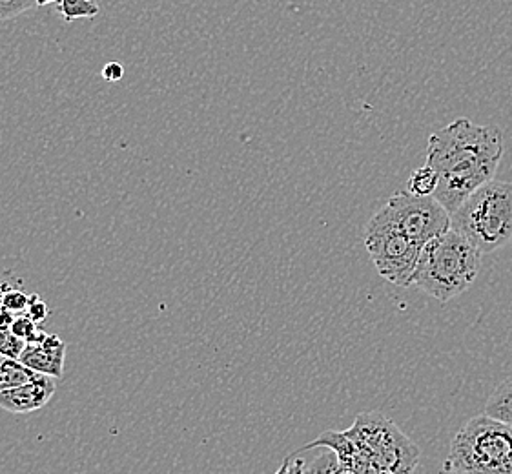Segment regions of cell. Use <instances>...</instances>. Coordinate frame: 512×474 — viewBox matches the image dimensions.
Instances as JSON below:
<instances>
[{
  "label": "cell",
  "mask_w": 512,
  "mask_h": 474,
  "mask_svg": "<svg viewBox=\"0 0 512 474\" xmlns=\"http://www.w3.org/2000/svg\"><path fill=\"white\" fill-rule=\"evenodd\" d=\"M503 134L498 126L461 117L429 137L427 165L438 174L434 197L452 214L467 197L496 176L502 163Z\"/></svg>",
  "instance_id": "cell-1"
},
{
  "label": "cell",
  "mask_w": 512,
  "mask_h": 474,
  "mask_svg": "<svg viewBox=\"0 0 512 474\" xmlns=\"http://www.w3.org/2000/svg\"><path fill=\"white\" fill-rule=\"evenodd\" d=\"M482 256L471 241L449 228L421 248L412 285L447 303L461 296L476 281Z\"/></svg>",
  "instance_id": "cell-2"
},
{
  "label": "cell",
  "mask_w": 512,
  "mask_h": 474,
  "mask_svg": "<svg viewBox=\"0 0 512 474\" xmlns=\"http://www.w3.org/2000/svg\"><path fill=\"white\" fill-rule=\"evenodd\" d=\"M451 228L482 254H492L512 241V185L489 181L451 214Z\"/></svg>",
  "instance_id": "cell-3"
},
{
  "label": "cell",
  "mask_w": 512,
  "mask_h": 474,
  "mask_svg": "<svg viewBox=\"0 0 512 474\" xmlns=\"http://www.w3.org/2000/svg\"><path fill=\"white\" fill-rule=\"evenodd\" d=\"M445 473L512 474V427L483 413L452 440Z\"/></svg>",
  "instance_id": "cell-4"
},
{
  "label": "cell",
  "mask_w": 512,
  "mask_h": 474,
  "mask_svg": "<svg viewBox=\"0 0 512 474\" xmlns=\"http://www.w3.org/2000/svg\"><path fill=\"white\" fill-rule=\"evenodd\" d=\"M345 434L361 453L392 474H414L420 465V447L381 413L359 414Z\"/></svg>",
  "instance_id": "cell-5"
},
{
  "label": "cell",
  "mask_w": 512,
  "mask_h": 474,
  "mask_svg": "<svg viewBox=\"0 0 512 474\" xmlns=\"http://www.w3.org/2000/svg\"><path fill=\"white\" fill-rule=\"evenodd\" d=\"M365 247L381 278L403 289L412 287V276L423 248L421 243L374 216L367 225Z\"/></svg>",
  "instance_id": "cell-6"
},
{
  "label": "cell",
  "mask_w": 512,
  "mask_h": 474,
  "mask_svg": "<svg viewBox=\"0 0 512 474\" xmlns=\"http://www.w3.org/2000/svg\"><path fill=\"white\" fill-rule=\"evenodd\" d=\"M376 216L421 245L451 228V214L436 197L414 196L407 190L390 197Z\"/></svg>",
  "instance_id": "cell-7"
},
{
  "label": "cell",
  "mask_w": 512,
  "mask_h": 474,
  "mask_svg": "<svg viewBox=\"0 0 512 474\" xmlns=\"http://www.w3.org/2000/svg\"><path fill=\"white\" fill-rule=\"evenodd\" d=\"M57 378L37 374L33 380L10 391L0 392V409L13 414L35 413L52 400Z\"/></svg>",
  "instance_id": "cell-8"
},
{
  "label": "cell",
  "mask_w": 512,
  "mask_h": 474,
  "mask_svg": "<svg viewBox=\"0 0 512 474\" xmlns=\"http://www.w3.org/2000/svg\"><path fill=\"white\" fill-rule=\"evenodd\" d=\"M328 447L338 454L339 462L350 469L354 474H392L381 465L376 464L367 454L361 453L356 444L350 440L345 431H325L319 434L316 440L305 445L299 453H305L310 449Z\"/></svg>",
  "instance_id": "cell-9"
},
{
  "label": "cell",
  "mask_w": 512,
  "mask_h": 474,
  "mask_svg": "<svg viewBox=\"0 0 512 474\" xmlns=\"http://www.w3.org/2000/svg\"><path fill=\"white\" fill-rule=\"evenodd\" d=\"M19 360L31 371L59 380L64 372L66 343L55 334H42L41 340L26 343Z\"/></svg>",
  "instance_id": "cell-10"
},
{
  "label": "cell",
  "mask_w": 512,
  "mask_h": 474,
  "mask_svg": "<svg viewBox=\"0 0 512 474\" xmlns=\"http://www.w3.org/2000/svg\"><path fill=\"white\" fill-rule=\"evenodd\" d=\"M485 414L512 427V376L503 380L485 403Z\"/></svg>",
  "instance_id": "cell-11"
},
{
  "label": "cell",
  "mask_w": 512,
  "mask_h": 474,
  "mask_svg": "<svg viewBox=\"0 0 512 474\" xmlns=\"http://www.w3.org/2000/svg\"><path fill=\"white\" fill-rule=\"evenodd\" d=\"M39 372L31 371L21 360L0 356V392L10 391L30 382Z\"/></svg>",
  "instance_id": "cell-12"
},
{
  "label": "cell",
  "mask_w": 512,
  "mask_h": 474,
  "mask_svg": "<svg viewBox=\"0 0 512 474\" xmlns=\"http://www.w3.org/2000/svg\"><path fill=\"white\" fill-rule=\"evenodd\" d=\"M438 174L434 172V168L429 165L420 166L410 174L407 181V192L414 196L427 197L434 196L438 190Z\"/></svg>",
  "instance_id": "cell-13"
},
{
  "label": "cell",
  "mask_w": 512,
  "mask_h": 474,
  "mask_svg": "<svg viewBox=\"0 0 512 474\" xmlns=\"http://www.w3.org/2000/svg\"><path fill=\"white\" fill-rule=\"evenodd\" d=\"M57 11L64 21L72 22L77 19H95L101 13V8L95 0H61L57 4Z\"/></svg>",
  "instance_id": "cell-14"
},
{
  "label": "cell",
  "mask_w": 512,
  "mask_h": 474,
  "mask_svg": "<svg viewBox=\"0 0 512 474\" xmlns=\"http://www.w3.org/2000/svg\"><path fill=\"white\" fill-rule=\"evenodd\" d=\"M321 453L312 460V464H305L303 474H354L345 465L339 462L338 454L328 447H319Z\"/></svg>",
  "instance_id": "cell-15"
},
{
  "label": "cell",
  "mask_w": 512,
  "mask_h": 474,
  "mask_svg": "<svg viewBox=\"0 0 512 474\" xmlns=\"http://www.w3.org/2000/svg\"><path fill=\"white\" fill-rule=\"evenodd\" d=\"M10 330L17 338H21V340L26 341V343L41 340L42 334H44V332H39V329H37V321L31 320L30 316H22V318L13 320Z\"/></svg>",
  "instance_id": "cell-16"
},
{
  "label": "cell",
  "mask_w": 512,
  "mask_h": 474,
  "mask_svg": "<svg viewBox=\"0 0 512 474\" xmlns=\"http://www.w3.org/2000/svg\"><path fill=\"white\" fill-rule=\"evenodd\" d=\"M37 6V0H0V21H8Z\"/></svg>",
  "instance_id": "cell-17"
},
{
  "label": "cell",
  "mask_w": 512,
  "mask_h": 474,
  "mask_svg": "<svg viewBox=\"0 0 512 474\" xmlns=\"http://www.w3.org/2000/svg\"><path fill=\"white\" fill-rule=\"evenodd\" d=\"M24 347H26V341L17 338L11 330H8V332L0 338V356L19 360L22 351H24Z\"/></svg>",
  "instance_id": "cell-18"
},
{
  "label": "cell",
  "mask_w": 512,
  "mask_h": 474,
  "mask_svg": "<svg viewBox=\"0 0 512 474\" xmlns=\"http://www.w3.org/2000/svg\"><path fill=\"white\" fill-rule=\"evenodd\" d=\"M30 298L24 296L19 290H8L2 296V309L10 310V312H22L28 309Z\"/></svg>",
  "instance_id": "cell-19"
},
{
  "label": "cell",
  "mask_w": 512,
  "mask_h": 474,
  "mask_svg": "<svg viewBox=\"0 0 512 474\" xmlns=\"http://www.w3.org/2000/svg\"><path fill=\"white\" fill-rule=\"evenodd\" d=\"M305 473V460L297 458V454H290L285 460L281 467L277 469L276 474H303Z\"/></svg>",
  "instance_id": "cell-20"
},
{
  "label": "cell",
  "mask_w": 512,
  "mask_h": 474,
  "mask_svg": "<svg viewBox=\"0 0 512 474\" xmlns=\"http://www.w3.org/2000/svg\"><path fill=\"white\" fill-rule=\"evenodd\" d=\"M46 314H48L46 305H44L41 299L37 298V296H31L30 305H28V316H30L31 320L39 323V321L46 318Z\"/></svg>",
  "instance_id": "cell-21"
},
{
  "label": "cell",
  "mask_w": 512,
  "mask_h": 474,
  "mask_svg": "<svg viewBox=\"0 0 512 474\" xmlns=\"http://www.w3.org/2000/svg\"><path fill=\"white\" fill-rule=\"evenodd\" d=\"M124 75V68L119 62H108L103 68V79L108 83H117L121 81Z\"/></svg>",
  "instance_id": "cell-22"
},
{
  "label": "cell",
  "mask_w": 512,
  "mask_h": 474,
  "mask_svg": "<svg viewBox=\"0 0 512 474\" xmlns=\"http://www.w3.org/2000/svg\"><path fill=\"white\" fill-rule=\"evenodd\" d=\"M61 0H37V6H48V4H59Z\"/></svg>",
  "instance_id": "cell-23"
},
{
  "label": "cell",
  "mask_w": 512,
  "mask_h": 474,
  "mask_svg": "<svg viewBox=\"0 0 512 474\" xmlns=\"http://www.w3.org/2000/svg\"><path fill=\"white\" fill-rule=\"evenodd\" d=\"M2 296H4V294H0V305H2ZM0 309H2V307H0Z\"/></svg>",
  "instance_id": "cell-24"
},
{
  "label": "cell",
  "mask_w": 512,
  "mask_h": 474,
  "mask_svg": "<svg viewBox=\"0 0 512 474\" xmlns=\"http://www.w3.org/2000/svg\"><path fill=\"white\" fill-rule=\"evenodd\" d=\"M445 474H460V473H445Z\"/></svg>",
  "instance_id": "cell-25"
}]
</instances>
